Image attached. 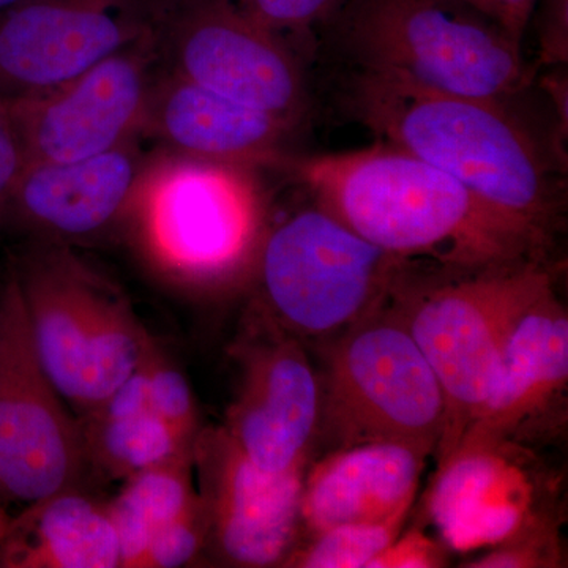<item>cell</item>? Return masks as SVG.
<instances>
[{
	"label": "cell",
	"mask_w": 568,
	"mask_h": 568,
	"mask_svg": "<svg viewBox=\"0 0 568 568\" xmlns=\"http://www.w3.org/2000/svg\"><path fill=\"white\" fill-rule=\"evenodd\" d=\"M164 69L224 99L301 123L308 111L304 65L290 40L230 0H178L160 28Z\"/></svg>",
	"instance_id": "obj_10"
},
{
	"label": "cell",
	"mask_w": 568,
	"mask_h": 568,
	"mask_svg": "<svg viewBox=\"0 0 568 568\" xmlns=\"http://www.w3.org/2000/svg\"><path fill=\"white\" fill-rule=\"evenodd\" d=\"M28 162V152L21 134L9 111L0 104V207Z\"/></svg>",
	"instance_id": "obj_29"
},
{
	"label": "cell",
	"mask_w": 568,
	"mask_h": 568,
	"mask_svg": "<svg viewBox=\"0 0 568 568\" xmlns=\"http://www.w3.org/2000/svg\"><path fill=\"white\" fill-rule=\"evenodd\" d=\"M253 21L290 40L331 24L347 0H230Z\"/></svg>",
	"instance_id": "obj_26"
},
{
	"label": "cell",
	"mask_w": 568,
	"mask_h": 568,
	"mask_svg": "<svg viewBox=\"0 0 568 568\" xmlns=\"http://www.w3.org/2000/svg\"><path fill=\"white\" fill-rule=\"evenodd\" d=\"M440 2L454 3V6L466 7V9L476 10L485 17L497 21V10L495 0H440Z\"/></svg>",
	"instance_id": "obj_32"
},
{
	"label": "cell",
	"mask_w": 568,
	"mask_h": 568,
	"mask_svg": "<svg viewBox=\"0 0 568 568\" xmlns=\"http://www.w3.org/2000/svg\"><path fill=\"white\" fill-rule=\"evenodd\" d=\"M11 272L40 364L80 420L132 375L155 342L129 298L67 248L41 245L18 257Z\"/></svg>",
	"instance_id": "obj_6"
},
{
	"label": "cell",
	"mask_w": 568,
	"mask_h": 568,
	"mask_svg": "<svg viewBox=\"0 0 568 568\" xmlns=\"http://www.w3.org/2000/svg\"><path fill=\"white\" fill-rule=\"evenodd\" d=\"M526 455L510 444H462L439 463L426 507L444 547L491 548L541 515Z\"/></svg>",
	"instance_id": "obj_17"
},
{
	"label": "cell",
	"mask_w": 568,
	"mask_h": 568,
	"mask_svg": "<svg viewBox=\"0 0 568 568\" xmlns=\"http://www.w3.org/2000/svg\"><path fill=\"white\" fill-rule=\"evenodd\" d=\"M495 3L497 22L521 43L526 28L540 0H495Z\"/></svg>",
	"instance_id": "obj_31"
},
{
	"label": "cell",
	"mask_w": 568,
	"mask_h": 568,
	"mask_svg": "<svg viewBox=\"0 0 568 568\" xmlns=\"http://www.w3.org/2000/svg\"><path fill=\"white\" fill-rule=\"evenodd\" d=\"M320 435L334 448L399 443L435 455L443 388L390 297L331 343L321 375Z\"/></svg>",
	"instance_id": "obj_8"
},
{
	"label": "cell",
	"mask_w": 568,
	"mask_h": 568,
	"mask_svg": "<svg viewBox=\"0 0 568 568\" xmlns=\"http://www.w3.org/2000/svg\"><path fill=\"white\" fill-rule=\"evenodd\" d=\"M345 106L379 141L452 175L552 244L562 185L536 138L500 100L428 91L354 71Z\"/></svg>",
	"instance_id": "obj_2"
},
{
	"label": "cell",
	"mask_w": 568,
	"mask_h": 568,
	"mask_svg": "<svg viewBox=\"0 0 568 568\" xmlns=\"http://www.w3.org/2000/svg\"><path fill=\"white\" fill-rule=\"evenodd\" d=\"M144 263L194 295L253 282L271 227L260 166L148 156L123 223Z\"/></svg>",
	"instance_id": "obj_3"
},
{
	"label": "cell",
	"mask_w": 568,
	"mask_h": 568,
	"mask_svg": "<svg viewBox=\"0 0 568 568\" xmlns=\"http://www.w3.org/2000/svg\"><path fill=\"white\" fill-rule=\"evenodd\" d=\"M81 424L40 364L17 276L0 290V497L22 508L77 488Z\"/></svg>",
	"instance_id": "obj_9"
},
{
	"label": "cell",
	"mask_w": 568,
	"mask_h": 568,
	"mask_svg": "<svg viewBox=\"0 0 568 568\" xmlns=\"http://www.w3.org/2000/svg\"><path fill=\"white\" fill-rule=\"evenodd\" d=\"M406 517L383 523L345 525L306 537L284 566L298 568H369L399 536Z\"/></svg>",
	"instance_id": "obj_23"
},
{
	"label": "cell",
	"mask_w": 568,
	"mask_h": 568,
	"mask_svg": "<svg viewBox=\"0 0 568 568\" xmlns=\"http://www.w3.org/2000/svg\"><path fill=\"white\" fill-rule=\"evenodd\" d=\"M234 357L241 375L224 432L264 473L306 469L320 435L323 388L301 339L254 308Z\"/></svg>",
	"instance_id": "obj_12"
},
{
	"label": "cell",
	"mask_w": 568,
	"mask_h": 568,
	"mask_svg": "<svg viewBox=\"0 0 568 568\" xmlns=\"http://www.w3.org/2000/svg\"><path fill=\"white\" fill-rule=\"evenodd\" d=\"M297 126L163 69L153 82L141 134L178 155L268 168L287 155Z\"/></svg>",
	"instance_id": "obj_18"
},
{
	"label": "cell",
	"mask_w": 568,
	"mask_h": 568,
	"mask_svg": "<svg viewBox=\"0 0 568 568\" xmlns=\"http://www.w3.org/2000/svg\"><path fill=\"white\" fill-rule=\"evenodd\" d=\"M193 454L144 470L108 504L121 549V568H142L152 537L197 503Z\"/></svg>",
	"instance_id": "obj_21"
},
{
	"label": "cell",
	"mask_w": 568,
	"mask_h": 568,
	"mask_svg": "<svg viewBox=\"0 0 568 568\" xmlns=\"http://www.w3.org/2000/svg\"><path fill=\"white\" fill-rule=\"evenodd\" d=\"M160 58L159 29L43 95L2 104L29 162H73L136 140Z\"/></svg>",
	"instance_id": "obj_13"
},
{
	"label": "cell",
	"mask_w": 568,
	"mask_h": 568,
	"mask_svg": "<svg viewBox=\"0 0 568 568\" xmlns=\"http://www.w3.org/2000/svg\"><path fill=\"white\" fill-rule=\"evenodd\" d=\"M560 541L558 523L549 515H538L523 526L515 536L489 548L480 558L466 567L474 568H528L559 567Z\"/></svg>",
	"instance_id": "obj_25"
},
{
	"label": "cell",
	"mask_w": 568,
	"mask_h": 568,
	"mask_svg": "<svg viewBox=\"0 0 568 568\" xmlns=\"http://www.w3.org/2000/svg\"><path fill=\"white\" fill-rule=\"evenodd\" d=\"M555 284L549 260L477 271L410 264L399 276L392 305L432 365L446 403L437 462L455 450L487 402L519 317Z\"/></svg>",
	"instance_id": "obj_4"
},
{
	"label": "cell",
	"mask_w": 568,
	"mask_h": 568,
	"mask_svg": "<svg viewBox=\"0 0 568 568\" xmlns=\"http://www.w3.org/2000/svg\"><path fill=\"white\" fill-rule=\"evenodd\" d=\"M355 71L506 102L528 88L521 43L499 22L440 0H347L331 21Z\"/></svg>",
	"instance_id": "obj_5"
},
{
	"label": "cell",
	"mask_w": 568,
	"mask_h": 568,
	"mask_svg": "<svg viewBox=\"0 0 568 568\" xmlns=\"http://www.w3.org/2000/svg\"><path fill=\"white\" fill-rule=\"evenodd\" d=\"M80 424L85 462L114 480H129L193 454L194 444L179 436L151 409L126 417H85Z\"/></svg>",
	"instance_id": "obj_22"
},
{
	"label": "cell",
	"mask_w": 568,
	"mask_h": 568,
	"mask_svg": "<svg viewBox=\"0 0 568 568\" xmlns=\"http://www.w3.org/2000/svg\"><path fill=\"white\" fill-rule=\"evenodd\" d=\"M444 564V548L420 530L413 529L405 536L396 537L386 551L373 560L369 568H435Z\"/></svg>",
	"instance_id": "obj_28"
},
{
	"label": "cell",
	"mask_w": 568,
	"mask_h": 568,
	"mask_svg": "<svg viewBox=\"0 0 568 568\" xmlns=\"http://www.w3.org/2000/svg\"><path fill=\"white\" fill-rule=\"evenodd\" d=\"M313 203L369 244L409 264L477 271L547 261L551 242L462 182L388 142L357 151L284 155Z\"/></svg>",
	"instance_id": "obj_1"
},
{
	"label": "cell",
	"mask_w": 568,
	"mask_h": 568,
	"mask_svg": "<svg viewBox=\"0 0 568 568\" xmlns=\"http://www.w3.org/2000/svg\"><path fill=\"white\" fill-rule=\"evenodd\" d=\"M10 518L9 515L3 511V508L0 507V538H2L3 532H6L7 525H9Z\"/></svg>",
	"instance_id": "obj_33"
},
{
	"label": "cell",
	"mask_w": 568,
	"mask_h": 568,
	"mask_svg": "<svg viewBox=\"0 0 568 568\" xmlns=\"http://www.w3.org/2000/svg\"><path fill=\"white\" fill-rule=\"evenodd\" d=\"M541 47L548 62L566 61L568 0H540Z\"/></svg>",
	"instance_id": "obj_30"
},
{
	"label": "cell",
	"mask_w": 568,
	"mask_h": 568,
	"mask_svg": "<svg viewBox=\"0 0 568 568\" xmlns=\"http://www.w3.org/2000/svg\"><path fill=\"white\" fill-rule=\"evenodd\" d=\"M0 567H121L108 504L70 488L22 508L0 538Z\"/></svg>",
	"instance_id": "obj_20"
},
{
	"label": "cell",
	"mask_w": 568,
	"mask_h": 568,
	"mask_svg": "<svg viewBox=\"0 0 568 568\" xmlns=\"http://www.w3.org/2000/svg\"><path fill=\"white\" fill-rule=\"evenodd\" d=\"M409 265L313 203L271 223L253 276L256 308L295 338L332 343L386 305Z\"/></svg>",
	"instance_id": "obj_7"
},
{
	"label": "cell",
	"mask_w": 568,
	"mask_h": 568,
	"mask_svg": "<svg viewBox=\"0 0 568 568\" xmlns=\"http://www.w3.org/2000/svg\"><path fill=\"white\" fill-rule=\"evenodd\" d=\"M426 458L399 443L334 448L306 467L301 530L312 537L338 526L407 517Z\"/></svg>",
	"instance_id": "obj_19"
},
{
	"label": "cell",
	"mask_w": 568,
	"mask_h": 568,
	"mask_svg": "<svg viewBox=\"0 0 568 568\" xmlns=\"http://www.w3.org/2000/svg\"><path fill=\"white\" fill-rule=\"evenodd\" d=\"M134 142L73 162H29L0 207V226L74 242L122 224L148 160Z\"/></svg>",
	"instance_id": "obj_16"
},
{
	"label": "cell",
	"mask_w": 568,
	"mask_h": 568,
	"mask_svg": "<svg viewBox=\"0 0 568 568\" xmlns=\"http://www.w3.org/2000/svg\"><path fill=\"white\" fill-rule=\"evenodd\" d=\"M170 2L22 0L0 10V104L65 84L159 31Z\"/></svg>",
	"instance_id": "obj_11"
},
{
	"label": "cell",
	"mask_w": 568,
	"mask_h": 568,
	"mask_svg": "<svg viewBox=\"0 0 568 568\" xmlns=\"http://www.w3.org/2000/svg\"><path fill=\"white\" fill-rule=\"evenodd\" d=\"M567 392V310L551 287L519 317L487 402L458 446L510 444L528 448L549 443L566 429Z\"/></svg>",
	"instance_id": "obj_15"
},
{
	"label": "cell",
	"mask_w": 568,
	"mask_h": 568,
	"mask_svg": "<svg viewBox=\"0 0 568 568\" xmlns=\"http://www.w3.org/2000/svg\"><path fill=\"white\" fill-rule=\"evenodd\" d=\"M149 409L183 439L196 443L201 426L192 387L156 346L149 357Z\"/></svg>",
	"instance_id": "obj_24"
},
{
	"label": "cell",
	"mask_w": 568,
	"mask_h": 568,
	"mask_svg": "<svg viewBox=\"0 0 568 568\" xmlns=\"http://www.w3.org/2000/svg\"><path fill=\"white\" fill-rule=\"evenodd\" d=\"M207 547V523L201 497L189 511L152 537L142 568L186 566Z\"/></svg>",
	"instance_id": "obj_27"
},
{
	"label": "cell",
	"mask_w": 568,
	"mask_h": 568,
	"mask_svg": "<svg viewBox=\"0 0 568 568\" xmlns=\"http://www.w3.org/2000/svg\"><path fill=\"white\" fill-rule=\"evenodd\" d=\"M22 0H0V10L7 9V7L14 6V3H20Z\"/></svg>",
	"instance_id": "obj_34"
},
{
	"label": "cell",
	"mask_w": 568,
	"mask_h": 568,
	"mask_svg": "<svg viewBox=\"0 0 568 568\" xmlns=\"http://www.w3.org/2000/svg\"><path fill=\"white\" fill-rule=\"evenodd\" d=\"M207 545L237 567L284 566L301 536L305 470L267 474L235 447L223 426L201 429L193 448Z\"/></svg>",
	"instance_id": "obj_14"
}]
</instances>
